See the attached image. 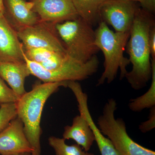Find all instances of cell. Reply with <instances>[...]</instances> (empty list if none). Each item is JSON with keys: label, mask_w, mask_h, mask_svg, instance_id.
<instances>
[{"label": "cell", "mask_w": 155, "mask_h": 155, "mask_svg": "<svg viewBox=\"0 0 155 155\" xmlns=\"http://www.w3.org/2000/svg\"><path fill=\"white\" fill-rule=\"evenodd\" d=\"M5 2L8 17H5L17 32L40 22L38 16L32 10V2L5 0Z\"/></svg>", "instance_id": "4fadbf2b"}, {"label": "cell", "mask_w": 155, "mask_h": 155, "mask_svg": "<svg viewBox=\"0 0 155 155\" xmlns=\"http://www.w3.org/2000/svg\"><path fill=\"white\" fill-rule=\"evenodd\" d=\"M64 138L54 136L49 137V144L54 150L55 155H94L83 151L77 143L71 145L67 144Z\"/></svg>", "instance_id": "d6986e66"}, {"label": "cell", "mask_w": 155, "mask_h": 155, "mask_svg": "<svg viewBox=\"0 0 155 155\" xmlns=\"http://www.w3.org/2000/svg\"><path fill=\"white\" fill-rule=\"evenodd\" d=\"M98 25L95 30V43L104 57V71L97 84L99 86L105 81L108 84L113 82L119 69L120 80L125 78L128 72L127 66L130 64L129 59L124 55L130 32H114L102 21Z\"/></svg>", "instance_id": "3957f363"}, {"label": "cell", "mask_w": 155, "mask_h": 155, "mask_svg": "<svg viewBox=\"0 0 155 155\" xmlns=\"http://www.w3.org/2000/svg\"><path fill=\"white\" fill-rule=\"evenodd\" d=\"M129 1H130V2H140V4H141L143 2V0H129Z\"/></svg>", "instance_id": "4316f807"}, {"label": "cell", "mask_w": 155, "mask_h": 155, "mask_svg": "<svg viewBox=\"0 0 155 155\" xmlns=\"http://www.w3.org/2000/svg\"><path fill=\"white\" fill-rule=\"evenodd\" d=\"M142 8L144 11L153 14L155 11V0H143L141 4Z\"/></svg>", "instance_id": "cb8c5ba5"}, {"label": "cell", "mask_w": 155, "mask_h": 155, "mask_svg": "<svg viewBox=\"0 0 155 155\" xmlns=\"http://www.w3.org/2000/svg\"><path fill=\"white\" fill-rule=\"evenodd\" d=\"M29 1H30V2H32L33 0H29Z\"/></svg>", "instance_id": "83f0119b"}, {"label": "cell", "mask_w": 155, "mask_h": 155, "mask_svg": "<svg viewBox=\"0 0 155 155\" xmlns=\"http://www.w3.org/2000/svg\"><path fill=\"white\" fill-rule=\"evenodd\" d=\"M149 46L152 59L155 60V25L152 27L150 31Z\"/></svg>", "instance_id": "603a6c76"}, {"label": "cell", "mask_w": 155, "mask_h": 155, "mask_svg": "<svg viewBox=\"0 0 155 155\" xmlns=\"http://www.w3.org/2000/svg\"><path fill=\"white\" fill-rule=\"evenodd\" d=\"M31 75L25 61L0 62V76L19 97L26 93L25 82Z\"/></svg>", "instance_id": "5bb4252c"}, {"label": "cell", "mask_w": 155, "mask_h": 155, "mask_svg": "<svg viewBox=\"0 0 155 155\" xmlns=\"http://www.w3.org/2000/svg\"><path fill=\"white\" fill-rule=\"evenodd\" d=\"M23 45L4 16H0V62L25 61Z\"/></svg>", "instance_id": "7c38bea8"}, {"label": "cell", "mask_w": 155, "mask_h": 155, "mask_svg": "<svg viewBox=\"0 0 155 155\" xmlns=\"http://www.w3.org/2000/svg\"><path fill=\"white\" fill-rule=\"evenodd\" d=\"M75 96L80 115L83 116L88 122L95 137V141L100 150L101 155H118L115 147L111 140L101 132L96 124H95L89 110L88 96L84 92L80 84L73 82L69 85Z\"/></svg>", "instance_id": "8fae6325"}, {"label": "cell", "mask_w": 155, "mask_h": 155, "mask_svg": "<svg viewBox=\"0 0 155 155\" xmlns=\"http://www.w3.org/2000/svg\"><path fill=\"white\" fill-rule=\"evenodd\" d=\"M19 97L0 76V104L16 103Z\"/></svg>", "instance_id": "44dd1931"}, {"label": "cell", "mask_w": 155, "mask_h": 155, "mask_svg": "<svg viewBox=\"0 0 155 155\" xmlns=\"http://www.w3.org/2000/svg\"><path fill=\"white\" fill-rule=\"evenodd\" d=\"M81 18L93 26L101 22L100 10L106 0H71Z\"/></svg>", "instance_id": "e0dca14e"}, {"label": "cell", "mask_w": 155, "mask_h": 155, "mask_svg": "<svg viewBox=\"0 0 155 155\" xmlns=\"http://www.w3.org/2000/svg\"><path fill=\"white\" fill-rule=\"evenodd\" d=\"M155 25L153 14L137 8L126 46L132 68L125 77L135 90L144 87L151 79L149 35L151 28Z\"/></svg>", "instance_id": "6da1fadb"}, {"label": "cell", "mask_w": 155, "mask_h": 155, "mask_svg": "<svg viewBox=\"0 0 155 155\" xmlns=\"http://www.w3.org/2000/svg\"><path fill=\"white\" fill-rule=\"evenodd\" d=\"M40 22L56 24L79 17L71 0H33Z\"/></svg>", "instance_id": "9c48e42d"}, {"label": "cell", "mask_w": 155, "mask_h": 155, "mask_svg": "<svg viewBox=\"0 0 155 155\" xmlns=\"http://www.w3.org/2000/svg\"><path fill=\"white\" fill-rule=\"evenodd\" d=\"M14 155H31V153H22L17 154Z\"/></svg>", "instance_id": "484cf974"}, {"label": "cell", "mask_w": 155, "mask_h": 155, "mask_svg": "<svg viewBox=\"0 0 155 155\" xmlns=\"http://www.w3.org/2000/svg\"><path fill=\"white\" fill-rule=\"evenodd\" d=\"M116 109V100L113 98L108 99L102 114L98 118L97 125L111 140L118 155H155V151L142 146L130 138L123 119L115 117Z\"/></svg>", "instance_id": "5b68a950"}, {"label": "cell", "mask_w": 155, "mask_h": 155, "mask_svg": "<svg viewBox=\"0 0 155 155\" xmlns=\"http://www.w3.org/2000/svg\"><path fill=\"white\" fill-rule=\"evenodd\" d=\"M17 32L25 48L45 49L67 53L64 44L56 31L55 24L39 22Z\"/></svg>", "instance_id": "52a82bcc"}, {"label": "cell", "mask_w": 155, "mask_h": 155, "mask_svg": "<svg viewBox=\"0 0 155 155\" xmlns=\"http://www.w3.org/2000/svg\"><path fill=\"white\" fill-rule=\"evenodd\" d=\"M5 13V6L4 1L0 0V16H4Z\"/></svg>", "instance_id": "d4e9b609"}, {"label": "cell", "mask_w": 155, "mask_h": 155, "mask_svg": "<svg viewBox=\"0 0 155 155\" xmlns=\"http://www.w3.org/2000/svg\"><path fill=\"white\" fill-rule=\"evenodd\" d=\"M32 151L24 132L23 123L17 117L0 132V155L31 153Z\"/></svg>", "instance_id": "30bf717a"}, {"label": "cell", "mask_w": 155, "mask_h": 155, "mask_svg": "<svg viewBox=\"0 0 155 155\" xmlns=\"http://www.w3.org/2000/svg\"><path fill=\"white\" fill-rule=\"evenodd\" d=\"M151 84L148 90L142 95L130 100L128 108L134 112H140L155 107V60L151 59Z\"/></svg>", "instance_id": "ac0fdd59"}, {"label": "cell", "mask_w": 155, "mask_h": 155, "mask_svg": "<svg viewBox=\"0 0 155 155\" xmlns=\"http://www.w3.org/2000/svg\"><path fill=\"white\" fill-rule=\"evenodd\" d=\"M31 75H34L44 83L85 80L97 71L99 61L96 55L86 63L72 60L68 64L53 70L45 69L40 64L28 60L24 55Z\"/></svg>", "instance_id": "8992f818"}, {"label": "cell", "mask_w": 155, "mask_h": 155, "mask_svg": "<svg viewBox=\"0 0 155 155\" xmlns=\"http://www.w3.org/2000/svg\"><path fill=\"white\" fill-rule=\"evenodd\" d=\"M155 127V107L150 109L149 116L147 121L143 122L139 126L141 132L146 133L150 132Z\"/></svg>", "instance_id": "7402d4cb"}, {"label": "cell", "mask_w": 155, "mask_h": 155, "mask_svg": "<svg viewBox=\"0 0 155 155\" xmlns=\"http://www.w3.org/2000/svg\"><path fill=\"white\" fill-rule=\"evenodd\" d=\"M68 81L35 83L16 103L17 117L23 124L24 132L33 150L31 155H41V120L44 107L50 97Z\"/></svg>", "instance_id": "7a4b0ae2"}, {"label": "cell", "mask_w": 155, "mask_h": 155, "mask_svg": "<svg viewBox=\"0 0 155 155\" xmlns=\"http://www.w3.org/2000/svg\"><path fill=\"white\" fill-rule=\"evenodd\" d=\"M137 8L129 0H106L100 10L101 19L117 32H130Z\"/></svg>", "instance_id": "ba28073f"}, {"label": "cell", "mask_w": 155, "mask_h": 155, "mask_svg": "<svg viewBox=\"0 0 155 155\" xmlns=\"http://www.w3.org/2000/svg\"><path fill=\"white\" fill-rule=\"evenodd\" d=\"M63 138L72 139L88 152L95 141V137L88 122L82 115H78L73 118L72 125L64 127Z\"/></svg>", "instance_id": "9a60e30c"}, {"label": "cell", "mask_w": 155, "mask_h": 155, "mask_svg": "<svg viewBox=\"0 0 155 155\" xmlns=\"http://www.w3.org/2000/svg\"><path fill=\"white\" fill-rule=\"evenodd\" d=\"M55 28L72 59L86 63L99 51L92 25L80 17L55 24Z\"/></svg>", "instance_id": "277c9868"}, {"label": "cell", "mask_w": 155, "mask_h": 155, "mask_svg": "<svg viewBox=\"0 0 155 155\" xmlns=\"http://www.w3.org/2000/svg\"><path fill=\"white\" fill-rule=\"evenodd\" d=\"M24 52L25 57L28 60L40 64L48 70L58 69L74 60L67 53L58 52L45 49L24 48Z\"/></svg>", "instance_id": "2e32d148"}, {"label": "cell", "mask_w": 155, "mask_h": 155, "mask_svg": "<svg viewBox=\"0 0 155 155\" xmlns=\"http://www.w3.org/2000/svg\"><path fill=\"white\" fill-rule=\"evenodd\" d=\"M17 117L16 103L0 104V132L5 129L12 120Z\"/></svg>", "instance_id": "ffe728a7"}]
</instances>
